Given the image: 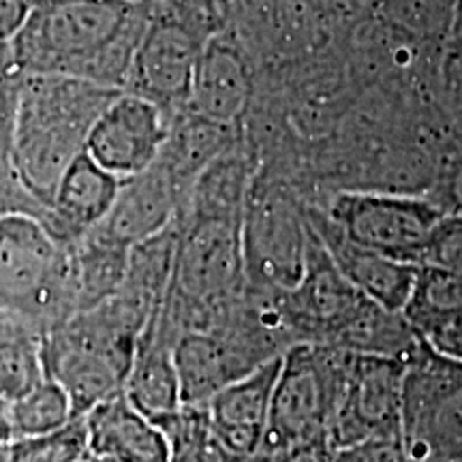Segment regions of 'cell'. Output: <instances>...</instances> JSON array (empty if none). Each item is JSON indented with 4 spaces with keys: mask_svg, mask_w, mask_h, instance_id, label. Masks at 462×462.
<instances>
[{
    "mask_svg": "<svg viewBox=\"0 0 462 462\" xmlns=\"http://www.w3.org/2000/svg\"><path fill=\"white\" fill-rule=\"evenodd\" d=\"M152 3L129 0H32L11 42L26 75H60L126 90Z\"/></svg>",
    "mask_w": 462,
    "mask_h": 462,
    "instance_id": "obj_1",
    "label": "cell"
},
{
    "mask_svg": "<svg viewBox=\"0 0 462 462\" xmlns=\"http://www.w3.org/2000/svg\"><path fill=\"white\" fill-rule=\"evenodd\" d=\"M120 92L60 75L24 73L9 159L20 182L45 212L62 173L86 150L92 125Z\"/></svg>",
    "mask_w": 462,
    "mask_h": 462,
    "instance_id": "obj_2",
    "label": "cell"
},
{
    "mask_svg": "<svg viewBox=\"0 0 462 462\" xmlns=\"http://www.w3.org/2000/svg\"><path fill=\"white\" fill-rule=\"evenodd\" d=\"M146 326V317L116 293L45 334L43 373L67 392L73 418H84L97 404L123 394Z\"/></svg>",
    "mask_w": 462,
    "mask_h": 462,
    "instance_id": "obj_3",
    "label": "cell"
},
{
    "mask_svg": "<svg viewBox=\"0 0 462 462\" xmlns=\"http://www.w3.org/2000/svg\"><path fill=\"white\" fill-rule=\"evenodd\" d=\"M0 306L28 315L43 334L79 313L71 245L39 218H0Z\"/></svg>",
    "mask_w": 462,
    "mask_h": 462,
    "instance_id": "obj_4",
    "label": "cell"
},
{
    "mask_svg": "<svg viewBox=\"0 0 462 462\" xmlns=\"http://www.w3.org/2000/svg\"><path fill=\"white\" fill-rule=\"evenodd\" d=\"M349 357L330 345H293L282 354L263 443L270 460L281 449L328 441Z\"/></svg>",
    "mask_w": 462,
    "mask_h": 462,
    "instance_id": "obj_5",
    "label": "cell"
},
{
    "mask_svg": "<svg viewBox=\"0 0 462 462\" xmlns=\"http://www.w3.org/2000/svg\"><path fill=\"white\" fill-rule=\"evenodd\" d=\"M206 9L154 3L129 73L126 92L154 103L167 118L187 112L199 54L210 37Z\"/></svg>",
    "mask_w": 462,
    "mask_h": 462,
    "instance_id": "obj_6",
    "label": "cell"
},
{
    "mask_svg": "<svg viewBox=\"0 0 462 462\" xmlns=\"http://www.w3.org/2000/svg\"><path fill=\"white\" fill-rule=\"evenodd\" d=\"M401 439L413 462H462V362L424 343L404 366Z\"/></svg>",
    "mask_w": 462,
    "mask_h": 462,
    "instance_id": "obj_7",
    "label": "cell"
},
{
    "mask_svg": "<svg viewBox=\"0 0 462 462\" xmlns=\"http://www.w3.org/2000/svg\"><path fill=\"white\" fill-rule=\"evenodd\" d=\"M310 227L304 201L287 189L259 184L248 193L242 217L246 285L262 291H291L306 273Z\"/></svg>",
    "mask_w": 462,
    "mask_h": 462,
    "instance_id": "obj_8",
    "label": "cell"
},
{
    "mask_svg": "<svg viewBox=\"0 0 462 462\" xmlns=\"http://www.w3.org/2000/svg\"><path fill=\"white\" fill-rule=\"evenodd\" d=\"M313 206L356 245L415 265L446 217L429 198L385 190H340Z\"/></svg>",
    "mask_w": 462,
    "mask_h": 462,
    "instance_id": "obj_9",
    "label": "cell"
},
{
    "mask_svg": "<svg viewBox=\"0 0 462 462\" xmlns=\"http://www.w3.org/2000/svg\"><path fill=\"white\" fill-rule=\"evenodd\" d=\"M407 362L351 354L328 441L334 449L373 437L401 435V398Z\"/></svg>",
    "mask_w": 462,
    "mask_h": 462,
    "instance_id": "obj_10",
    "label": "cell"
},
{
    "mask_svg": "<svg viewBox=\"0 0 462 462\" xmlns=\"http://www.w3.org/2000/svg\"><path fill=\"white\" fill-rule=\"evenodd\" d=\"M170 129L171 120L154 103L123 90L92 125L84 152L123 180L159 159Z\"/></svg>",
    "mask_w": 462,
    "mask_h": 462,
    "instance_id": "obj_11",
    "label": "cell"
},
{
    "mask_svg": "<svg viewBox=\"0 0 462 462\" xmlns=\"http://www.w3.org/2000/svg\"><path fill=\"white\" fill-rule=\"evenodd\" d=\"M281 357L231 381L204 404L212 437L227 458L270 460L263 454V443Z\"/></svg>",
    "mask_w": 462,
    "mask_h": 462,
    "instance_id": "obj_12",
    "label": "cell"
},
{
    "mask_svg": "<svg viewBox=\"0 0 462 462\" xmlns=\"http://www.w3.org/2000/svg\"><path fill=\"white\" fill-rule=\"evenodd\" d=\"M187 195L159 161L148 170L120 180L107 217L97 225V234L133 248L180 221Z\"/></svg>",
    "mask_w": 462,
    "mask_h": 462,
    "instance_id": "obj_13",
    "label": "cell"
},
{
    "mask_svg": "<svg viewBox=\"0 0 462 462\" xmlns=\"http://www.w3.org/2000/svg\"><path fill=\"white\" fill-rule=\"evenodd\" d=\"M306 221L330 255L332 263L357 291L383 309L402 313L418 274V265L381 255L349 240L319 208L304 204Z\"/></svg>",
    "mask_w": 462,
    "mask_h": 462,
    "instance_id": "obj_14",
    "label": "cell"
},
{
    "mask_svg": "<svg viewBox=\"0 0 462 462\" xmlns=\"http://www.w3.org/2000/svg\"><path fill=\"white\" fill-rule=\"evenodd\" d=\"M251 90V69L242 50L223 34H210L195 67L187 114L225 129L245 114Z\"/></svg>",
    "mask_w": 462,
    "mask_h": 462,
    "instance_id": "obj_15",
    "label": "cell"
},
{
    "mask_svg": "<svg viewBox=\"0 0 462 462\" xmlns=\"http://www.w3.org/2000/svg\"><path fill=\"white\" fill-rule=\"evenodd\" d=\"M118 187L120 178L82 152L62 173L43 225L58 242L73 245L107 217Z\"/></svg>",
    "mask_w": 462,
    "mask_h": 462,
    "instance_id": "obj_16",
    "label": "cell"
},
{
    "mask_svg": "<svg viewBox=\"0 0 462 462\" xmlns=\"http://www.w3.org/2000/svg\"><path fill=\"white\" fill-rule=\"evenodd\" d=\"M88 458L103 462H170V448L152 420L116 394L84 415Z\"/></svg>",
    "mask_w": 462,
    "mask_h": 462,
    "instance_id": "obj_17",
    "label": "cell"
},
{
    "mask_svg": "<svg viewBox=\"0 0 462 462\" xmlns=\"http://www.w3.org/2000/svg\"><path fill=\"white\" fill-rule=\"evenodd\" d=\"M173 364L182 404L190 407H204L231 381L255 371L227 338L210 328L184 332L173 343Z\"/></svg>",
    "mask_w": 462,
    "mask_h": 462,
    "instance_id": "obj_18",
    "label": "cell"
},
{
    "mask_svg": "<svg viewBox=\"0 0 462 462\" xmlns=\"http://www.w3.org/2000/svg\"><path fill=\"white\" fill-rule=\"evenodd\" d=\"M123 394L150 420H159L182 407L173 345L150 323L137 340Z\"/></svg>",
    "mask_w": 462,
    "mask_h": 462,
    "instance_id": "obj_19",
    "label": "cell"
},
{
    "mask_svg": "<svg viewBox=\"0 0 462 462\" xmlns=\"http://www.w3.org/2000/svg\"><path fill=\"white\" fill-rule=\"evenodd\" d=\"M45 334L31 317L0 306V398L15 401L45 377Z\"/></svg>",
    "mask_w": 462,
    "mask_h": 462,
    "instance_id": "obj_20",
    "label": "cell"
},
{
    "mask_svg": "<svg viewBox=\"0 0 462 462\" xmlns=\"http://www.w3.org/2000/svg\"><path fill=\"white\" fill-rule=\"evenodd\" d=\"M71 251L79 313L95 309L118 293L129 268L131 248L107 240L92 229L84 238L73 242Z\"/></svg>",
    "mask_w": 462,
    "mask_h": 462,
    "instance_id": "obj_21",
    "label": "cell"
},
{
    "mask_svg": "<svg viewBox=\"0 0 462 462\" xmlns=\"http://www.w3.org/2000/svg\"><path fill=\"white\" fill-rule=\"evenodd\" d=\"M71 420L73 409L67 392L48 377L39 381L24 396L7 402L5 415L11 441L58 430Z\"/></svg>",
    "mask_w": 462,
    "mask_h": 462,
    "instance_id": "obj_22",
    "label": "cell"
},
{
    "mask_svg": "<svg viewBox=\"0 0 462 462\" xmlns=\"http://www.w3.org/2000/svg\"><path fill=\"white\" fill-rule=\"evenodd\" d=\"M462 313V274L437 265H418V274L402 315L413 330L424 323Z\"/></svg>",
    "mask_w": 462,
    "mask_h": 462,
    "instance_id": "obj_23",
    "label": "cell"
},
{
    "mask_svg": "<svg viewBox=\"0 0 462 462\" xmlns=\"http://www.w3.org/2000/svg\"><path fill=\"white\" fill-rule=\"evenodd\" d=\"M163 432L170 462H231L212 437L206 407L182 404L180 409L163 418L152 420Z\"/></svg>",
    "mask_w": 462,
    "mask_h": 462,
    "instance_id": "obj_24",
    "label": "cell"
},
{
    "mask_svg": "<svg viewBox=\"0 0 462 462\" xmlns=\"http://www.w3.org/2000/svg\"><path fill=\"white\" fill-rule=\"evenodd\" d=\"M88 437L84 418H73L62 429L9 441V462H86Z\"/></svg>",
    "mask_w": 462,
    "mask_h": 462,
    "instance_id": "obj_25",
    "label": "cell"
},
{
    "mask_svg": "<svg viewBox=\"0 0 462 462\" xmlns=\"http://www.w3.org/2000/svg\"><path fill=\"white\" fill-rule=\"evenodd\" d=\"M462 14V0H390V15L402 31L421 39H448Z\"/></svg>",
    "mask_w": 462,
    "mask_h": 462,
    "instance_id": "obj_26",
    "label": "cell"
},
{
    "mask_svg": "<svg viewBox=\"0 0 462 462\" xmlns=\"http://www.w3.org/2000/svg\"><path fill=\"white\" fill-rule=\"evenodd\" d=\"M24 73L17 67L11 43H0V154H9L11 129Z\"/></svg>",
    "mask_w": 462,
    "mask_h": 462,
    "instance_id": "obj_27",
    "label": "cell"
},
{
    "mask_svg": "<svg viewBox=\"0 0 462 462\" xmlns=\"http://www.w3.org/2000/svg\"><path fill=\"white\" fill-rule=\"evenodd\" d=\"M420 263L462 274V217L441 218Z\"/></svg>",
    "mask_w": 462,
    "mask_h": 462,
    "instance_id": "obj_28",
    "label": "cell"
},
{
    "mask_svg": "<svg viewBox=\"0 0 462 462\" xmlns=\"http://www.w3.org/2000/svg\"><path fill=\"white\" fill-rule=\"evenodd\" d=\"M26 215L45 221V208L20 182L9 154H0V218Z\"/></svg>",
    "mask_w": 462,
    "mask_h": 462,
    "instance_id": "obj_29",
    "label": "cell"
},
{
    "mask_svg": "<svg viewBox=\"0 0 462 462\" xmlns=\"http://www.w3.org/2000/svg\"><path fill=\"white\" fill-rule=\"evenodd\" d=\"M334 462H413L401 435L373 437L366 441L334 449Z\"/></svg>",
    "mask_w": 462,
    "mask_h": 462,
    "instance_id": "obj_30",
    "label": "cell"
},
{
    "mask_svg": "<svg viewBox=\"0 0 462 462\" xmlns=\"http://www.w3.org/2000/svg\"><path fill=\"white\" fill-rule=\"evenodd\" d=\"M415 334L435 354L448 357V360L462 362V313L424 323Z\"/></svg>",
    "mask_w": 462,
    "mask_h": 462,
    "instance_id": "obj_31",
    "label": "cell"
},
{
    "mask_svg": "<svg viewBox=\"0 0 462 462\" xmlns=\"http://www.w3.org/2000/svg\"><path fill=\"white\" fill-rule=\"evenodd\" d=\"M429 199L446 217H462V157L439 173Z\"/></svg>",
    "mask_w": 462,
    "mask_h": 462,
    "instance_id": "obj_32",
    "label": "cell"
},
{
    "mask_svg": "<svg viewBox=\"0 0 462 462\" xmlns=\"http://www.w3.org/2000/svg\"><path fill=\"white\" fill-rule=\"evenodd\" d=\"M32 0H0V43H11L24 26Z\"/></svg>",
    "mask_w": 462,
    "mask_h": 462,
    "instance_id": "obj_33",
    "label": "cell"
},
{
    "mask_svg": "<svg viewBox=\"0 0 462 462\" xmlns=\"http://www.w3.org/2000/svg\"><path fill=\"white\" fill-rule=\"evenodd\" d=\"M270 462H334V448L330 446V441L321 439V441L281 449Z\"/></svg>",
    "mask_w": 462,
    "mask_h": 462,
    "instance_id": "obj_34",
    "label": "cell"
},
{
    "mask_svg": "<svg viewBox=\"0 0 462 462\" xmlns=\"http://www.w3.org/2000/svg\"><path fill=\"white\" fill-rule=\"evenodd\" d=\"M5 415H7V402H5L3 398H0V435L7 437L9 441H11L9 430H7V421H5Z\"/></svg>",
    "mask_w": 462,
    "mask_h": 462,
    "instance_id": "obj_35",
    "label": "cell"
},
{
    "mask_svg": "<svg viewBox=\"0 0 462 462\" xmlns=\"http://www.w3.org/2000/svg\"><path fill=\"white\" fill-rule=\"evenodd\" d=\"M154 3H171V5H187V7L206 9V0H154Z\"/></svg>",
    "mask_w": 462,
    "mask_h": 462,
    "instance_id": "obj_36",
    "label": "cell"
},
{
    "mask_svg": "<svg viewBox=\"0 0 462 462\" xmlns=\"http://www.w3.org/2000/svg\"><path fill=\"white\" fill-rule=\"evenodd\" d=\"M0 462H9V441H0Z\"/></svg>",
    "mask_w": 462,
    "mask_h": 462,
    "instance_id": "obj_37",
    "label": "cell"
},
{
    "mask_svg": "<svg viewBox=\"0 0 462 462\" xmlns=\"http://www.w3.org/2000/svg\"><path fill=\"white\" fill-rule=\"evenodd\" d=\"M129 3H152V0H129Z\"/></svg>",
    "mask_w": 462,
    "mask_h": 462,
    "instance_id": "obj_38",
    "label": "cell"
},
{
    "mask_svg": "<svg viewBox=\"0 0 462 462\" xmlns=\"http://www.w3.org/2000/svg\"><path fill=\"white\" fill-rule=\"evenodd\" d=\"M86 462H103V460H95V458H88Z\"/></svg>",
    "mask_w": 462,
    "mask_h": 462,
    "instance_id": "obj_39",
    "label": "cell"
}]
</instances>
